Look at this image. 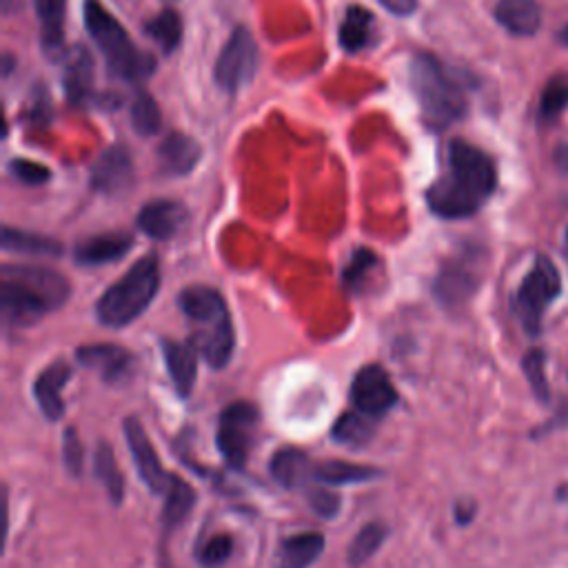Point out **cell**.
Wrapping results in <instances>:
<instances>
[{
  "instance_id": "10",
  "label": "cell",
  "mask_w": 568,
  "mask_h": 568,
  "mask_svg": "<svg viewBox=\"0 0 568 568\" xmlns=\"http://www.w3.org/2000/svg\"><path fill=\"white\" fill-rule=\"evenodd\" d=\"M399 395L390 379V375L379 364H364L351 382V402L353 408L368 415V417H382L386 415L395 404Z\"/></svg>"
},
{
  "instance_id": "5",
  "label": "cell",
  "mask_w": 568,
  "mask_h": 568,
  "mask_svg": "<svg viewBox=\"0 0 568 568\" xmlns=\"http://www.w3.org/2000/svg\"><path fill=\"white\" fill-rule=\"evenodd\" d=\"M82 13L84 27L100 49L113 78L124 82H142L153 73L155 60L135 47L124 27L111 11L100 4V0H84Z\"/></svg>"
},
{
  "instance_id": "18",
  "label": "cell",
  "mask_w": 568,
  "mask_h": 568,
  "mask_svg": "<svg viewBox=\"0 0 568 568\" xmlns=\"http://www.w3.org/2000/svg\"><path fill=\"white\" fill-rule=\"evenodd\" d=\"M133 246V237L124 231H109L100 235L84 237L73 248V260L80 266H100L109 262H118Z\"/></svg>"
},
{
  "instance_id": "2",
  "label": "cell",
  "mask_w": 568,
  "mask_h": 568,
  "mask_svg": "<svg viewBox=\"0 0 568 568\" xmlns=\"http://www.w3.org/2000/svg\"><path fill=\"white\" fill-rule=\"evenodd\" d=\"M71 295L67 277L47 266L4 264L0 268V313L4 326H27L60 308Z\"/></svg>"
},
{
  "instance_id": "42",
  "label": "cell",
  "mask_w": 568,
  "mask_h": 568,
  "mask_svg": "<svg viewBox=\"0 0 568 568\" xmlns=\"http://www.w3.org/2000/svg\"><path fill=\"white\" fill-rule=\"evenodd\" d=\"M475 504L473 501H457L455 506V519L457 524H468L475 517Z\"/></svg>"
},
{
  "instance_id": "23",
  "label": "cell",
  "mask_w": 568,
  "mask_h": 568,
  "mask_svg": "<svg viewBox=\"0 0 568 568\" xmlns=\"http://www.w3.org/2000/svg\"><path fill=\"white\" fill-rule=\"evenodd\" d=\"M373 36H375V16L362 4H351L337 29L339 47L346 53H359L373 44Z\"/></svg>"
},
{
  "instance_id": "26",
  "label": "cell",
  "mask_w": 568,
  "mask_h": 568,
  "mask_svg": "<svg viewBox=\"0 0 568 568\" xmlns=\"http://www.w3.org/2000/svg\"><path fill=\"white\" fill-rule=\"evenodd\" d=\"M379 470L371 466H359L342 459H331V462H320L313 468V479L324 484V486H342V484H357V481H368L377 477Z\"/></svg>"
},
{
  "instance_id": "14",
  "label": "cell",
  "mask_w": 568,
  "mask_h": 568,
  "mask_svg": "<svg viewBox=\"0 0 568 568\" xmlns=\"http://www.w3.org/2000/svg\"><path fill=\"white\" fill-rule=\"evenodd\" d=\"M133 182V162L124 146H109L91 166V186L100 193H120Z\"/></svg>"
},
{
  "instance_id": "32",
  "label": "cell",
  "mask_w": 568,
  "mask_h": 568,
  "mask_svg": "<svg viewBox=\"0 0 568 568\" xmlns=\"http://www.w3.org/2000/svg\"><path fill=\"white\" fill-rule=\"evenodd\" d=\"M386 535H388V528L379 521H368L366 526H362L346 550L348 566H353V568L364 566L379 550Z\"/></svg>"
},
{
  "instance_id": "28",
  "label": "cell",
  "mask_w": 568,
  "mask_h": 568,
  "mask_svg": "<svg viewBox=\"0 0 568 568\" xmlns=\"http://www.w3.org/2000/svg\"><path fill=\"white\" fill-rule=\"evenodd\" d=\"M2 248L13 253H29V255H60L62 244L53 237L4 226L2 229Z\"/></svg>"
},
{
  "instance_id": "35",
  "label": "cell",
  "mask_w": 568,
  "mask_h": 568,
  "mask_svg": "<svg viewBox=\"0 0 568 568\" xmlns=\"http://www.w3.org/2000/svg\"><path fill=\"white\" fill-rule=\"evenodd\" d=\"M375 266H377V255H375L371 248H364V246L355 248L353 255H351V260H348V264H346L344 271H342V284H344V288L351 291V293H359L362 286H364V282H366V277H368V273H371Z\"/></svg>"
},
{
  "instance_id": "31",
  "label": "cell",
  "mask_w": 568,
  "mask_h": 568,
  "mask_svg": "<svg viewBox=\"0 0 568 568\" xmlns=\"http://www.w3.org/2000/svg\"><path fill=\"white\" fill-rule=\"evenodd\" d=\"M373 417L359 413V410H353V413H344L333 430H331V437L333 442L342 444V446H351V448H357V446H364L371 437H373Z\"/></svg>"
},
{
  "instance_id": "21",
  "label": "cell",
  "mask_w": 568,
  "mask_h": 568,
  "mask_svg": "<svg viewBox=\"0 0 568 568\" xmlns=\"http://www.w3.org/2000/svg\"><path fill=\"white\" fill-rule=\"evenodd\" d=\"M493 16L499 27L519 38H530L541 27V9L535 0H497Z\"/></svg>"
},
{
  "instance_id": "24",
  "label": "cell",
  "mask_w": 568,
  "mask_h": 568,
  "mask_svg": "<svg viewBox=\"0 0 568 568\" xmlns=\"http://www.w3.org/2000/svg\"><path fill=\"white\" fill-rule=\"evenodd\" d=\"M315 462L300 448H280L271 459V475L284 488H300L313 479Z\"/></svg>"
},
{
  "instance_id": "39",
  "label": "cell",
  "mask_w": 568,
  "mask_h": 568,
  "mask_svg": "<svg viewBox=\"0 0 568 568\" xmlns=\"http://www.w3.org/2000/svg\"><path fill=\"white\" fill-rule=\"evenodd\" d=\"M62 459H64V468L69 475H73V477L82 475L84 453H82V444H80V437L73 426L64 428V435H62Z\"/></svg>"
},
{
  "instance_id": "25",
  "label": "cell",
  "mask_w": 568,
  "mask_h": 568,
  "mask_svg": "<svg viewBox=\"0 0 568 568\" xmlns=\"http://www.w3.org/2000/svg\"><path fill=\"white\" fill-rule=\"evenodd\" d=\"M40 22V44L49 55L62 51L67 0H33Z\"/></svg>"
},
{
  "instance_id": "46",
  "label": "cell",
  "mask_w": 568,
  "mask_h": 568,
  "mask_svg": "<svg viewBox=\"0 0 568 568\" xmlns=\"http://www.w3.org/2000/svg\"><path fill=\"white\" fill-rule=\"evenodd\" d=\"M564 255L568 257V226H566V233H564Z\"/></svg>"
},
{
  "instance_id": "41",
  "label": "cell",
  "mask_w": 568,
  "mask_h": 568,
  "mask_svg": "<svg viewBox=\"0 0 568 568\" xmlns=\"http://www.w3.org/2000/svg\"><path fill=\"white\" fill-rule=\"evenodd\" d=\"M386 11L399 16V18H406L410 16L415 9H417V0H377Z\"/></svg>"
},
{
  "instance_id": "12",
  "label": "cell",
  "mask_w": 568,
  "mask_h": 568,
  "mask_svg": "<svg viewBox=\"0 0 568 568\" xmlns=\"http://www.w3.org/2000/svg\"><path fill=\"white\" fill-rule=\"evenodd\" d=\"M479 284V271L468 257L450 260L442 266L435 280V295L444 306L464 304Z\"/></svg>"
},
{
  "instance_id": "1",
  "label": "cell",
  "mask_w": 568,
  "mask_h": 568,
  "mask_svg": "<svg viewBox=\"0 0 568 568\" xmlns=\"http://www.w3.org/2000/svg\"><path fill=\"white\" fill-rule=\"evenodd\" d=\"M497 189L495 160L466 140H450L446 166L426 189L428 209L444 220L475 215Z\"/></svg>"
},
{
  "instance_id": "33",
  "label": "cell",
  "mask_w": 568,
  "mask_h": 568,
  "mask_svg": "<svg viewBox=\"0 0 568 568\" xmlns=\"http://www.w3.org/2000/svg\"><path fill=\"white\" fill-rule=\"evenodd\" d=\"M566 106H568V78L564 73H557L541 89V98L537 106L539 124H550Z\"/></svg>"
},
{
  "instance_id": "7",
  "label": "cell",
  "mask_w": 568,
  "mask_h": 568,
  "mask_svg": "<svg viewBox=\"0 0 568 568\" xmlns=\"http://www.w3.org/2000/svg\"><path fill=\"white\" fill-rule=\"evenodd\" d=\"M561 295V277L548 255H537L532 268L519 282L513 295V313L526 335H539L546 308Z\"/></svg>"
},
{
  "instance_id": "13",
  "label": "cell",
  "mask_w": 568,
  "mask_h": 568,
  "mask_svg": "<svg viewBox=\"0 0 568 568\" xmlns=\"http://www.w3.org/2000/svg\"><path fill=\"white\" fill-rule=\"evenodd\" d=\"M189 220V211L175 200H153L138 213V229L151 240H171L182 231Z\"/></svg>"
},
{
  "instance_id": "37",
  "label": "cell",
  "mask_w": 568,
  "mask_h": 568,
  "mask_svg": "<svg viewBox=\"0 0 568 568\" xmlns=\"http://www.w3.org/2000/svg\"><path fill=\"white\" fill-rule=\"evenodd\" d=\"M231 552H233V537L226 532H215L200 546L197 561L206 568H215V566H222L231 557Z\"/></svg>"
},
{
  "instance_id": "40",
  "label": "cell",
  "mask_w": 568,
  "mask_h": 568,
  "mask_svg": "<svg viewBox=\"0 0 568 568\" xmlns=\"http://www.w3.org/2000/svg\"><path fill=\"white\" fill-rule=\"evenodd\" d=\"M306 497H308V506L320 517L328 519V517H335L337 510H339V495L333 493L331 488H324V484H322V488H311L306 493Z\"/></svg>"
},
{
  "instance_id": "6",
  "label": "cell",
  "mask_w": 568,
  "mask_h": 568,
  "mask_svg": "<svg viewBox=\"0 0 568 568\" xmlns=\"http://www.w3.org/2000/svg\"><path fill=\"white\" fill-rule=\"evenodd\" d=\"M160 288L158 257H140L118 282H113L95 302V317L109 328H122L138 320L153 302Z\"/></svg>"
},
{
  "instance_id": "15",
  "label": "cell",
  "mask_w": 568,
  "mask_h": 568,
  "mask_svg": "<svg viewBox=\"0 0 568 568\" xmlns=\"http://www.w3.org/2000/svg\"><path fill=\"white\" fill-rule=\"evenodd\" d=\"M71 377V366L62 359L51 362L44 366L36 379H33V397L40 408V413L49 422H58L64 415V402H62V388L67 386Z\"/></svg>"
},
{
  "instance_id": "19",
  "label": "cell",
  "mask_w": 568,
  "mask_h": 568,
  "mask_svg": "<svg viewBox=\"0 0 568 568\" xmlns=\"http://www.w3.org/2000/svg\"><path fill=\"white\" fill-rule=\"evenodd\" d=\"M62 84H64V93H67L69 102L87 104L91 100V95H93V60H91V53L82 44H75L64 55Z\"/></svg>"
},
{
  "instance_id": "45",
  "label": "cell",
  "mask_w": 568,
  "mask_h": 568,
  "mask_svg": "<svg viewBox=\"0 0 568 568\" xmlns=\"http://www.w3.org/2000/svg\"><path fill=\"white\" fill-rule=\"evenodd\" d=\"M557 499L568 501V481H566V484H561V486L557 488Z\"/></svg>"
},
{
  "instance_id": "16",
  "label": "cell",
  "mask_w": 568,
  "mask_h": 568,
  "mask_svg": "<svg viewBox=\"0 0 568 568\" xmlns=\"http://www.w3.org/2000/svg\"><path fill=\"white\" fill-rule=\"evenodd\" d=\"M162 355H164V364H166V373L173 382L175 393L186 399L193 390L195 377H197V348L191 339L186 342H178V339H169L164 337L162 342Z\"/></svg>"
},
{
  "instance_id": "9",
  "label": "cell",
  "mask_w": 568,
  "mask_h": 568,
  "mask_svg": "<svg viewBox=\"0 0 568 568\" xmlns=\"http://www.w3.org/2000/svg\"><path fill=\"white\" fill-rule=\"evenodd\" d=\"M260 413L248 402L229 404L217 419V450L231 468H244L257 430Z\"/></svg>"
},
{
  "instance_id": "22",
  "label": "cell",
  "mask_w": 568,
  "mask_h": 568,
  "mask_svg": "<svg viewBox=\"0 0 568 568\" xmlns=\"http://www.w3.org/2000/svg\"><path fill=\"white\" fill-rule=\"evenodd\" d=\"M324 552V535L304 530L284 537L277 548V568H311Z\"/></svg>"
},
{
  "instance_id": "43",
  "label": "cell",
  "mask_w": 568,
  "mask_h": 568,
  "mask_svg": "<svg viewBox=\"0 0 568 568\" xmlns=\"http://www.w3.org/2000/svg\"><path fill=\"white\" fill-rule=\"evenodd\" d=\"M555 160H557V166H559L564 173H568V146H559V149L555 151Z\"/></svg>"
},
{
  "instance_id": "17",
  "label": "cell",
  "mask_w": 568,
  "mask_h": 568,
  "mask_svg": "<svg viewBox=\"0 0 568 568\" xmlns=\"http://www.w3.org/2000/svg\"><path fill=\"white\" fill-rule=\"evenodd\" d=\"M75 359L100 373L104 382H120L133 368V355L118 344H91L75 351Z\"/></svg>"
},
{
  "instance_id": "4",
  "label": "cell",
  "mask_w": 568,
  "mask_h": 568,
  "mask_svg": "<svg viewBox=\"0 0 568 568\" xmlns=\"http://www.w3.org/2000/svg\"><path fill=\"white\" fill-rule=\"evenodd\" d=\"M178 306L195 326L189 337L211 368H224L233 357L235 333L224 297L204 284L186 286L178 295Z\"/></svg>"
},
{
  "instance_id": "36",
  "label": "cell",
  "mask_w": 568,
  "mask_h": 568,
  "mask_svg": "<svg viewBox=\"0 0 568 568\" xmlns=\"http://www.w3.org/2000/svg\"><path fill=\"white\" fill-rule=\"evenodd\" d=\"M521 371H524L537 402L546 404L550 399V386H548V377H546V353L541 348H530L521 357Z\"/></svg>"
},
{
  "instance_id": "44",
  "label": "cell",
  "mask_w": 568,
  "mask_h": 568,
  "mask_svg": "<svg viewBox=\"0 0 568 568\" xmlns=\"http://www.w3.org/2000/svg\"><path fill=\"white\" fill-rule=\"evenodd\" d=\"M555 38H557V42H559V44L568 47V24H564V27L557 31V36H555Z\"/></svg>"
},
{
  "instance_id": "20",
  "label": "cell",
  "mask_w": 568,
  "mask_h": 568,
  "mask_svg": "<svg viewBox=\"0 0 568 568\" xmlns=\"http://www.w3.org/2000/svg\"><path fill=\"white\" fill-rule=\"evenodd\" d=\"M202 155L200 144L180 131H171L162 144L158 146V160L160 169L166 175H186L195 169L197 160Z\"/></svg>"
},
{
  "instance_id": "8",
  "label": "cell",
  "mask_w": 568,
  "mask_h": 568,
  "mask_svg": "<svg viewBox=\"0 0 568 568\" xmlns=\"http://www.w3.org/2000/svg\"><path fill=\"white\" fill-rule=\"evenodd\" d=\"M257 58L260 55L253 33L244 24H237L213 64L215 84L226 93H237L253 80L257 71Z\"/></svg>"
},
{
  "instance_id": "27",
  "label": "cell",
  "mask_w": 568,
  "mask_h": 568,
  "mask_svg": "<svg viewBox=\"0 0 568 568\" xmlns=\"http://www.w3.org/2000/svg\"><path fill=\"white\" fill-rule=\"evenodd\" d=\"M93 473L102 481L111 504L118 506L124 499V477L118 470V462L109 442H98L93 453Z\"/></svg>"
},
{
  "instance_id": "29",
  "label": "cell",
  "mask_w": 568,
  "mask_h": 568,
  "mask_svg": "<svg viewBox=\"0 0 568 568\" xmlns=\"http://www.w3.org/2000/svg\"><path fill=\"white\" fill-rule=\"evenodd\" d=\"M162 497H164L162 526H164V530H171V528L180 526L189 517V513H191V508L195 504V493H193V488L182 477L175 475L173 484L169 486V490Z\"/></svg>"
},
{
  "instance_id": "38",
  "label": "cell",
  "mask_w": 568,
  "mask_h": 568,
  "mask_svg": "<svg viewBox=\"0 0 568 568\" xmlns=\"http://www.w3.org/2000/svg\"><path fill=\"white\" fill-rule=\"evenodd\" d=\"M7 171H9L11 178H16L18 182L31 184V186H38V184H44V182L51 180L49 166H44V164H40V162H33V160H27V158H13V160L7 164Z\"/></svg>"
},
{
  "instance_id": "34",
  "label": "cell",
  "mask_w": 568,
  "mask_h": 568,
  "mask_svg": "<svg viewBox=\"0 0 568 568\" xmlns=\"http://www.w3.org/2000/svg\"><path fill=\"white\" fill-rule=\"evenodd\" d=\"M131 122L135 133L140 135H155L162 124V113L158 102L146 93L138 91L133 102H131Z\"/></svg>"
},
{
  "instance_id": "30",
  "label": "cell",
  "mask_w": 568,
  "mask_h": 568,
  "mask_svg": "<svg viewBox=\"0 0 568 568\" xmlns=\"http://www.w3.org/2000/svg\"><path fill=\"white\" fill-rule=\"evenodd\" d=\"M144 33L158 42L164 55H171L182 42V18L173 9H164L144 22Z\"/></svg>"
},
{
  "instance_id": "3",
  "label": "cell",
  "mask_w": 568,
  "mask_h": 568,
  "mask_svg": "<svg viewBox=\"0 0 568 568\" xmlns=\"http://www.w3.org/2000/svg\"><path fill=\"white\" fill-rule=\"evenodd\" d=\"M408 80L422 120L430 131H444L466 115L464 84L433 53H417L410 60Z\"/></svg>"
},
{
  "instance_id": "11",
  "label": "cell",
  "mask_w": 568,
  "mask_h": 568,
  "mask_svg": "<svg viewBox=\"0 0 568 568\" xmlns=\"http://www.w3.org/2000/svg\"><path fill=\"white\" fill-rule=\"evenodd\" d=\"M122 430L126 435V444H129V450H131V457L135 462L140 479L149 486V490L153 495H164L169 490V486L173 484L175 475H171L162 468V464L158 459V453H155L153 444L146 437L144 426L131 415L122 422Z\"/></svg>"
}]
</instances>
